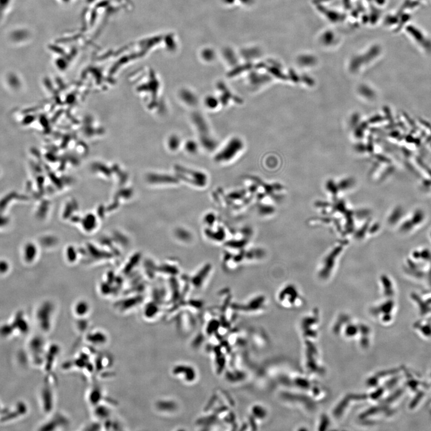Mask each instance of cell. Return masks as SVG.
<instances>
[{
	"instance_id": "1",
	"label": "cell",
	"mask_w": 431,
	"mask_h": 431,
	"mask_svg": "<svg viewBox=\"0 0 431 431\" xmlns=\"http://www.w3.org/2000/svg\"><path fill=\"white\" fill-rule=\"evenodd\" d=\"M402 371L404 388L410 396L409 408L413 410L423 404L424 399L431 389V385L419 374L408 368H404Z\"/></svg>"
},
{
	"instance_id": "2",
	"label": "cell",
	"mask_w": 431,
	"mask_h": 431,
	"mask_svg": "<svg viewBox=\"0 0 431 431\" xmlns=\"http://www.w3.org/2000/svg\"><path fill=\"white\" fill-rule=\"evenodd\" d=\"M414 330L420 337L426 340L431 341V320L429 319L421 320L415 322L413 326Z\"/></svg>"
}]
</instances>
